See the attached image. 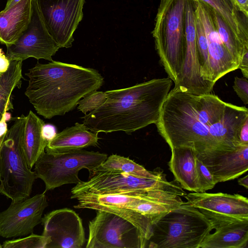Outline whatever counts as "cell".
Masks as SVG:
<instances>
[{"instance_id": "1", "label": "cell", "mask_w": 248, "mask_h": 248, "mask_svg": "<svg viewBox=\"0 0 248 248\" xmlns=\"http://www.w3.org/2000/svg\"><path fill=\"white\" fill-rule=\"evenodd\" d=\"M230 105L210 93L196 95L174 87L155 124L170 149L186 147L197 153L226 150L233 136Z\"/></svg>"}, {"instance_id": "2", "label": "cell", "mask_w": 248, "mask_h": 248, "mask_svg": "<svg viewBox=\"0 0 248 248\" xmlns=\"http://www.w3.org/2000/svg\"><path fill=\"white\" fill-rule=\"evenodd\" d=\"M172 84L168 77L106 91V101L82 117L83 124L93 132L130 134L155 124Z\"/></svg>"}, {"instance_id": "3", "label": "cell", "mask_w": 248, "mask_h": 248, "mask_svg": "<svg viewBox=\"0 0 248 248\" xmlns=\"http://www.w3.org/2000/svg\"><path fill=\"white\" fill-rule=\"evenodd\" d=\"M25 75L29 80L25 94L37 113L46 119L73 110L80 99L104 83L94 69L54 61L37 62Z\"/></svg>"}, {"instance_id": "4", "label": "cell", "mask_w": 248, "mask_h": 248, "mask_svg": "<svg viewBox=\"0 0 248 248\" xmlns=\"http://www.w3.org/2000/svg\"><path fill=\"white\" fill-rule=\"evenodd\" d=\"M152 229L150 248H200L214 229L209 219L187 202L162 216Z\"/></svg>"}, {"instance_id": "5", "label": "cell", "mask_w": 248, "mask_h": 248, "mask_svg": "<svg viewBox=\"0 0 248 248\" xmlns=\"http://www.w3.org/2000/svg\"><path fill=\"white\" fill-rule=\"evenodd\" d=\"M186 0H160L152 31L160 62L176 84L183 62Z\"/></svg>"}, {"instance_id": "6", "label": "cell", "mask_w": 248, "mask_h": 248, "mask_svg": "<svg viewBox=\"0 0 248 248\" xmlns=\"http://www.w3.org/2000/svg\"><path fill=\"white\" fill-rule=\"evenodd\" d=\"M89 179L81 181L71 189V196L82 194L140 195L162 191L180 197L186 194L175 180L168 181L163 172L154 178L141 177L100 166L89 172Z\"/></svg>"}, {"instance_id": "7", "label": "cell", "mask_w": 248, "mask_h": 248, "mask_svg": "<svg viewBox=\"0 0 248 248\" xmlns=\"http://www.w3.org/2000/svg\"><path fill=\"white\" fill-rule=\"evenodd\" d=\"M26 116L16 118L8 130L0 149V194L12 202L30 197L37 178L28 166L22 150Z\"/></svg>"}, {"instance_id": "8", "label": "cell", "mask_w": 248, "mask_h": 248, "mask_svg": "<svg viewBox=\"0 0 248 248\" xmlns=\"http://www.w3.org/2000/svg\"><path fill=\"white\" fill-rule=\"evenodd\" d=\"M107 157L106 154L83 149L60 153L46 151L35 162L34 171L36 178L44 182L46 192L65 184L78 183L81 169L90 172Z\"/></svg>"}, {"instance_id": "9", "label": "cell", "mask_w": 248, "mask_h": 248, "mask_svg": "<svg viewBox=\"0 0 248 248\" xmlns=\"http://www.w3.org/2000/svg\"><path fill=\"white\" fill-rule=\"evenodd\" d=\"M89 230L86 248H144L148 243L132 223L108 211L97 210Z\"/></svg>"}, {"instance_id": "10", "label": "cell", "mask_w": 248, "mask_h": 248, "mask_svg": "<svg viewBox=\"0 0 248 248\" xmlns=\"http://www.w3.org/2000/svg\"><path fill=\"white\" fill-rule=\"evenodd\" d=\"M10 61H23L29 58L52 61L60 48L46 28L37 0H32L31 20L16 42L6 46Z\"/></svg>"}, {"instance_id": "11", "label": "cell", "mask_w": 248, "mask_h": 248, "mask_svg": "<svg viewBox=\"0 0 248 248\" xmlns=\"http://www.w3.org/2000/svg\"><path fill=\"white\" fill-rule=\"evenodd\" d=\"M49 33L58 46H72L73 34L83 17L85 0H37Z\"/></svg>"}, {"instance_id": "12", "label": "cell", "mask_w": 248, "mask_h": 248, "mask_svg": "<svg viewBox=\"0 0 248 248\" xmlns=\"http://www.w3.org/2000/svg\"><path fill=\"white\" fill-rule=\"evenodd\" d=\"M196 18L195 0H186L183 66L174 87L190 93L202 95L210 93L215 84L205 81L201 75L196 45Z\"/></svg>"}, {"instance_id": "13", "label": "cell", "mask_w": 248, "mask_h": 248, "mask_svg": "<svg viewBox=\"0 0 248 248\" xmlns=\"http://www.w3.org/2000/svg\"><path fill=\"white\" fill-rule=\"evenodd\" d=\"M184 197L187 203L209 219L214 229L230 222L248 220V200L240 194L193 192Z\"/></svg>"}, {"instance_id": "14", "label": "cell", "mask_w": 248, "mask_h": 248, "mask_svg": "<svg viewBox=\"0 0 248 248\" xmlns=\"http://www.w3.org/2000/svg\"><path fill=\"white\" fill-rule=\"evenodd\" d=\"M45 192L22 201L12 202L0 212V236L11 238L28 235L42 222V215L47 207Z\"/></svg>"}, {"instance_id": "15", "label": "cell", "mask_w": 248, "mask_h": 248, "mask_svg": "<svg viewBox=\"0 0 248 248\" xmlns=\"http://www.w3.org/2000/svg\"><path fill=\"white\" fill-rule=\"evenodd\" d=\"M42 235L50 242L46 248H81L86 239L78 215L68 208L55 210L42 217Z\"/></svg>"}, {"instance_id": "16", "label": "cell", "mask_w": 248, "mask_h": 248, "mask_svg": "<svg viewBox=\"0 0 248 248\" xmlns=\"http://www.w3.org/2000/svg\"><path fill=\"white\" fill-rule=\"evenodd\" d=\"M196 13L206 35L208 51L207 80L213 84L226 74L238 68L239 64L229 53L214 25L210 6L200 0H195Z\"/></svg>"}, {"instance_id": "17", "label": "cell", "mask_w": 248, "mask_h": 248, "mask_svg": "<svg viewBox=\"0 0 248 248\" xmlns=\"http://www.w3.org/2000/svg\"><path fill=\"white\" fill-rule=\"evenodd\" d=\"M195 154L210 171L216 184L235 179L248 170V145L234 149L195 152Z\"/></svg>"}, {"instance_id": "18", "label": "cell", "mask_w": 248, "mask_h": 248, "mask_svg": "<svg viewBox=\"0 0 248 248\" xmlns=\"http://www.w3.org/2000/svg\"><path fill=\"white\" fill-rule=\"evenodd\" d=\"M32 0H21L0 12V42L7 46L15 43L30 23Z\"/></svg>"}, {"instance_id": "19", "label": "cell", "mask_w": 248, "mask_h": 248, "mask_svg": "<svg viewBox=\"0 0 248 248\" xmlns=\"http://www.w3.org/2000/svg\"><path fill=\"white\" fill-rule=\"evenodd\" d=\"M98 134L89 131L83 124L76 123L56 134L48 141L45 150L60 153L95 146L99 140Z\"/></svg>"}, {"instance_id": "20", "label": "cell", "mask_w": 248, "mask_h": 248, "mask_svg": "<svg viewBox=\"0 0 248 248\" xmlns=\"http://www.w3.org/2000/svg\"><path fill=\"white\" fill-rule=\"evenodd\" d=\"M168 163L169 169L181 187L186 190L200 192L194 150L186 147L171 149Z\"/></svg>"}, {"instance_id": "21", "label": "cell", "mask_w": 248, "mask_h": 248, "mask_svg": "<svg viewBox=\"0 0 248 248\" xmlns=\"http://www.w3.org/2000/svg\"><path fill=\"white\" fill-rule=\"evenodd\" d=\"M201 243L200 248H245L248 242V220L230 222L215 229Z\"/></svg>"}, {"instance_id": "22", "label": "cell", "mask_w": 248, "mask_h": 248, "mask_svg": "<svg viewBox=\"0 0 248 248\" xmlns=\"http://www.w3.org/2000/svg\"><path fill=\"white\" fill-rule=\"evenodd\" d=\"M45 124L44 121L31 110L26 116L22 150L27 164L31 169L45 151L48 142L42 134V128Z\"/></svg>"}, {"instance_id": "23", "label": "cell", "mask_w": 248, "mask_h": 248, "mask_svg": "<svg viewBox=\"0 0 248 248\" xmlns=\"http://www.w3.org/2000/svg\"><path fill=\"white\" fill-rule=\"evenodd\" d=\"M223 18L237 39L248 47V17L238 10L232 0H200Z\"/></svg>"}, {"instance_id": "24", "label": "cell", "mask_w": 248, "mask_h": 248, "mask_svg": "<svg viewBox=\"0 0 248 248\" xmlns=\"http://www.w3.org/2000/svg\"><path fill=\"white\" fill-rule=\"evenodd\" d=\"M22 62L11 61L8 70L0 74V120L5 112L13 108L12 93L21 86Z\"/></svg>"}, {"instance_id": "25", "label": "cell", "mask_w": 248, "mask_h": 248, "mask_svg": "<svg viewBox=\"0 0 248 248\" xmlns=\"http://www.w3.org/2000/svg\"><path fill=\"white\" fill-rule=\"evenodd\" d=\"M100 167L105 169L118 170L132 175L145 178H154L163 172L162 170L158 168L154 171L147 170L142 166L129 157L117 155H112L107 157Z\"/></svg>"}, {"instance_id": "26", "label": "cell", "mask_w": 248, "mask_h": 248, "mask_svg": "<svg viewBox=\"0 0 248 248\" xmlns=\"http://www.w3.org/2000/svg\"><path fill=\"white\" fill-rule=\"evenodd\" d=\"M210 7L214 25L221 41L235 61L239 64L243 54L248 51V47H245L237 39L221 16Z\"/></svg>"}, {"instance_id": "27", "label": "cell", "mask_w": 248, "mask_h": 248, "mask_svg": "<svg viewBox=\"0 0 248 248\" xmlns=\"http://www.w3.org/2000/svg\"><path fill=\"white\" fill-rule=\"evenodd\" d=\"M196 39L198 59L200 67L201 75L203 80L210 82L207 80L209 60L207 39L202 23L197 13L196 18Z\"/></svg>"}, {"instance_id": "28", "label": "cell", "mask_w": 248, "mask_h": 248, "mask_svg": "<svg viewBox=\"0 0 248 248\" xmlns=\"http://www.w3.org/2000/svg\"><path fill=\"white\" fill-rule=\"evenodd\" d=\"M23 238L7 240L2 244V248H46L50 239L43 235L33 233Z\"/></svg>"}, {"instance_id": "29", "label": "cell", "mask_w": 248, "mask_h": 248, "mask_svg": "<svg viewBox=\"0 0 248 248\" xmlns=\"http://www.w3.org/2000/svg\"><path fill=\"white\" fill-rule=\"evenodd\" d=\"M107 97L106 92L94 91L79 101L77 108L86 114L88 112H90L102 105L106 101Z\"/></svg>"}, {"instance_id": "30", "label": "cell", "mask_w": 248, "mask_h": 248, "mask_svg": "<svg viewBox=\"0 0 248 248\" xmlns=\"http://www.w3.org/2000/svg\"><path fill=\"white\" fill-rule=\"evenodd\" d=\"M196 167L200 192H204L212 189L216 184L213 177L207 168L196 156Z\"/></svg>"}, {"instance_id": "31", "label": "cell", "mask_w": 248, "mask_h": 248, "mask_svg": "<svg viewBox=\"0 0 248 248\" xmlns=\"http://www.w3.org/2000/svg\"><path fill=\"white\" fill-rule=\"evenodd\" d=\"M233 88L238 97L245 105L248 104V81L244 78L235 77Z\"/></svg>"}, {"instance_id": "32", "label": "cell", "mask_w": 248, "mask_h": 248, "mask_svg": "<svg viewBox=\"0 0 248 248\" xmlns=\"http://www.w3.org/2000/svg\"><path fill=\"white\" fill-rule=\"evenodd\" d=\"M239 140L241 145H248V119L241 127L239 134Z\"/></svg>"}, {"instance_id": "33", "label": "cell", "mask_w": 248, "mask_h": 248, "mask_svg": "<svg viewBox=\"0 0 248 248\" xmlns=\"http://www.w3.org/2000/svg\"><path fill=\"white\" fill-rule=\"evenodd\" d=\"M42 134L44 138L48 141L57 134L55 127L50 124H45L42 128Z\"/></svg>"}, {"instance_id": "34", "label": "cell", "mask_w": 248, "mask_h": 248, "mask_svg": "<svg viewBox=\"0 0 248 248\" xmlns=\"http://www.w3.org/2000/svg\"><path fill=\"white\" fill-rule=\"evenodd\" d=\"M239 68L244 77L248 78V51H246L243 55L239 64Z\"/></svg>"}, {"instance_id": "35", "label": "cell", "mask_w": 248, "mask_h": 248, "mask_svg": "<svg viewBox=\"0 0 248 248\" xmlns=\"http://www.w3.org/2000/svg\"><path fill=\"white\" fill-rule=\"evenodd\" d=\"M238 11L248 17V0H232Z\"/></svg>"}, {"instance_id": "36", "label": "cell", "mask_w": 248, "mask_h": 248, "mask_svg": "<svg viewBox=\"0 0 248 248\" xmlns=\"http://www.w3.org/2000/svg\"><path fill=\"white\" fill-rule=\"evenodd\" d=\"M11 61L7 57L1 48H0V74L6 72L10 64Z\"/></svg>"}, {"instance_id": "37", "label": "cell", "mask_w": 248, "mask_h": 248, "mask_svg": "<svg viewBox=\"0 0 248 248\" xmlns=\"http://www.w3.org/2000/svg\"><path fill=\"white\" fill-rule=\"evenodd\" d=\"M238 184L245 187L246 188H248V175L245 176L240 178L238 180Z\"/></svg>"}, {"instance_id": "38", "label": "cell", "mask_w": 248, "mask_h": 248, "mask_svg": "<svg viewBox=\"0 0 248 248\" xmlns=\"http://www.w3.org/2000/svg\"><path fill=\"white\" fill-rule=\"evenodd\" d=\"M20 0H7L5 7L3 10L6 11L10 9Z\"/></svg>"}, {"instance_id": "39", "label": "cell", "mask_w": 248, "mask_h": 248, "mask_svg": "<svg viewBox=\"0 0 248 248\" xmlns=\"http://www.w3.org/2000/svg\"><path fill=\"white\" fill-rule=\"evenodd\" d=\"M5 135H2V136H0V148H1V144H2V143L3 141V140L4 139V137L5 136Z\"/></svg>"}, {"instance_id": "40", "label": "cell", "mask_w": 248, "mask_h": 248, "mask_svg": "<svg viewBox=\"0 0 248 248\" xmlns=\"http://www.w3.org/2000/svg\"><path fill=\"white\" fill-rule=\"evenodd\" d=\"M0 248H2V245L0 243Z\"/></svg>"}]
</instances>
